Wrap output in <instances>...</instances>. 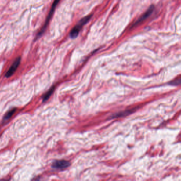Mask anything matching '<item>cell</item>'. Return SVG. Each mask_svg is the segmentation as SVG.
I'll list each match as a JSON object with an SVG mask.
<instances>
[{
	"instance_id": "6da1fadb",
	"label": "cell",
	"mask_w": 181,
	"mask_h": 181,
	"mask_svg": "<svg viewBox=\"0 0 181 181\" xmlns=\"http://www.w3.org/2000/svg\"><path fill=\"white\" fill-rule=\"evenodd\" d=\"M92 16V14L88 15L87 16H85L79 21V23H78L77 24L74 26L70 33V36L71 38L74 39L77 37L82 27L89 21Z\"/></svg>"
},
{
	"instance_id": "7a4b0ae2",
	"label": "cell",
	"mask_w": 181,
	"mask_h": 181,
	"mask_svg": "<svg viewBox=\"0 0 181 181\" xmlns=\"http://www.w3.org/2000/svg\"><path fill=\"white\" fill-rule=\"evenodd\" d=\"M60 1V0H54V1L53 4H52V6L51 7V10L49 12V15L47 16L46 20L45 21V24H44V26L43 27V28H42L40 31L38 33V34L37 35L36 38H38L39 37H40L42 35H43V33L45 32V30H46V29L47 28V25L49 24V21L51 20V18H52V16H53L54 12L55 11V9L56 8L57 4H59Z\"/></svg>"
},
{
	"instance_id": "3957f363",
	"label": "cell",
	"mask_w": 181,
	"mask_h": 181,
	"mask_svg": "<svg viewBox=\"0 0 181 181\" xmlns=\"http://www.w3.org/2000/svg\"><path fill=\"white\" fill-rule=\"evenodd\" d=\"M70 166V163L68 161L65 160H60V161H55L53 162L52 167L54 169H66L67 167Z\"/></svg>"
},
{
	"instance_id": "277c9868",
	"label": "cell",
	"mask_w": 181,
	"mask_h": 181,
	"mask_svg": "<svg viewBox=\"0 0 181 181\" xmlns=\"http://www.w3.org/2000/svg\"><path fill=\"white\" fill-rule=\"evenodd\" d=\"M20 62L21 57H17L5 74V77L6 78L10 77L14 74V72L16 71V69H18V67L20 65Z\"/></svg>"
},
{
	"instance_id": "5b68a950",
	"label": "cell",
	"mask_w": 181,
	"mask_h": 181,
	"mask_svg": "<svg viewBox=\"0 0 181 181\" xmlns=\"http://www.w3.org/2000/svg\"><path fill=\"white\" fill-rule=\"evenodd\" d=\"M154 9H155V6L153 5H151V6L147 10L146 12L144 13V14H143V16H141L140 18L138 20L136 21V23L134 24L133 26H134V25L136 26V24H140V23H141V22H143V21L146 20L147 18H148L149 16H150L151 14H152V13H153V11L154 10Z\"/></svg>"
},
{
	"instance_id": "8992f818",
	"label": "cell",
	"mask_w": 181,
	"mask_h": 181,
	"mask_svg": "<svg viewBox=\"0 0 181 181\" xmlns=\"http://www.w3.org/2000/svg\"><path fill=\"white\" fill-rule=\"evenodd\" d=\"M55 89V87H52L50 89H49V91L46 93V94L43 96V102H45L47 101V100H49V98L51 97L52 94H53L54 90Z\"/></svg>"
},
{
	"instance_id": "52a82bcc",
	"label": "cell",
	"mask_w": 181,
	"mask_h": 181,
	"mask_svg": "<svg viewBox=\"0 0 181 181\" xmlns=\"http://www.w3.org/2000/svg\"><path fill=\"white\" fill-rule=\"evenodd\" d=\"M16 108H12V110H10L9 111L6 113L5 115H4L3 118V121H6L8 120L9 118H11V116L14 114V113L16 111Z\"/></svg>"
},
{
	"instance_id": "ba28073f",
	"label": "cell",
	"mask_w": 181,
	"mask_h": 181,
	"mask_svg": "<svg viewBox=\"0 0 181 181\" xmlns=\"http://www.w3.org/2000/svg\"><path fill=\"white\" fill-rule=\"evenodd\" d=\"M181 84V79H179L175 80V81H173L169 82V85H179V84Z\"/></svg>"
}]
</instances>
